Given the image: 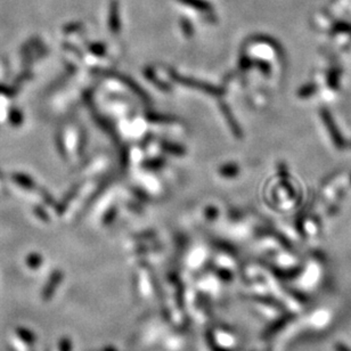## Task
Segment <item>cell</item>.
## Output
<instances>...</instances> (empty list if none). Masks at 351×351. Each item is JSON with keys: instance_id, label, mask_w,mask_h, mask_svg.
<instances>
[{"instance_id": "6da1fadb", "label": "cell", "mask_w": 351, "mask_h": 351, "mask_svg": "<svg viewBox=\"0 0 351 351\" xmlns=\"http://www.w3.org/2000/svg\"><path fill=\"white\" fill-rule=\"evenodd\" d=\"M180 1L186 3V5H188V6L195 7V8L201 9V10L202 9L206 10V9L210 8V5L205 1V0H180Z\"/></svg>"}]
</instances>
